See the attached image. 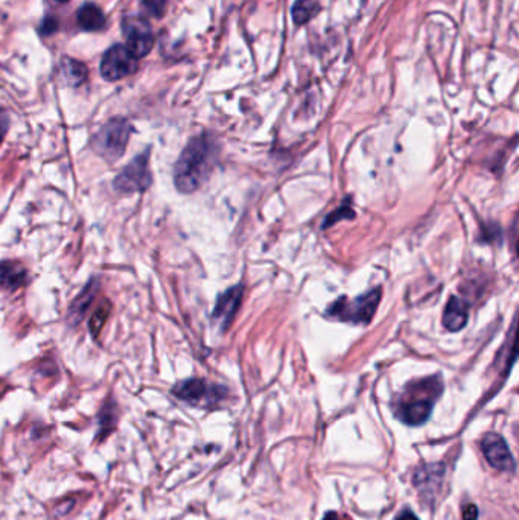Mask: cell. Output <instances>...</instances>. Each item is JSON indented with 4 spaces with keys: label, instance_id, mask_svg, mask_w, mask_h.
I'll list each match as a JSON object with an SVG mask.
<instances>
[{
    "label": "cell",
    "instance_id": "obj_1",
    "mask_svg": "<svg viewBox=\"0 0 519 520\" xmlns=\"http://www.w3.org/2000/svg\"><path fill=\"white\" fill-rule=\"evenodd\" d=\"M215 140L207 135H200L189 140L185 150L177 160L174 168V183L181 194H192L200 189L203 183L211 176L215 166Z\"/></svg>",
    "mask_w": 519,
    "mask_h": 520
},
{
    "label": "cell",
    "instance_id": "obj_2",
    "mask_svg": "<svg viewBox=\"0 0 519 520\" xmlns=\"http://www.w3.org/2000/svg\"><path fill=\"white\" fill-rule=\"evenodd\" d=\"M442 392L440 376H428L410 382L396 400V417L408 426H421L431 417L432 408Z\"/></svg>",
    "mask_w": 519,
    "mask_h": 520
},
{
    "label": "cell",
    "instance_id": "obj_3",
    "mask_svg": "<svg viewBox=\"0 0 519 520\" xmlns=\"http://www.w3.org/2000/svg\"><path fill=\"white\" fill-rule=\"evenodd\" d=\"M133 127L124 118L110 119L92 137V148L107 161H116L124 155Z\"/></svg>",
    "mask_w": 519,
    "mask_h": 520
},
{
    "label": "cell",
    "instance_id": "obj_4",
    "mask_svg": "<svg viewBox=\"0 0 519 520\" xmlns=\"http://www.w3.org/2000/svg\"><path fill=\"white\" fill-rule=\"evenodd\" d=\"M381 301V289H372L369 293L354 300L346 297L335 300L328 308V317L339 319L350 325H369Z\"/></svg>",
    "mask_w": 519,
    "mask_h": 520
},
{
    "label": "cell",
    "instance_id": "obj_5",
    "mask_svg": "<svg viewBox=\"0 0 519 520\" xmlns=\"http://www.w3.org/2000/svg\"><path fill=\"white\" fill-rule=\"evenodd\" d=\"M172 394L194 407H211L226 399L227 390L224 386L207 384L203 379H186L172 388Z\"/></svg>",
    "mask_w": 519,
    "mask_h": 520
},
{
    "label": "cell",
    "instance_id": "obj_6",
    "mask_svg": "<svg viewBox=\"0 0 519 520\" xmlns=\"http://www.w3.org/2000/svg\"><path fill=\"white\" fill-rule=\"evenodd\" d=\"M151 183L153 176L149 169V151H145L144 154L138 155L121 170V174L114 178L113 186L114 191L119 194H134L146 191Z\"/></svg>",
    "mask_w": 519,
    "mask_h": 520
},
{
    "label": "cell",
    "instance_id": "obj_7",
    "mask_svg": "<svg viewBox=\"0 0 519 520\" xmlns=\"http://www.w3.org/2000/svg\"><path fill=\"white\" fill-rule=\"evenodd\" d=\"M122 31L125 36V47L134 57H146L155 47V34L148 21L140 16L125 17L122 21Z\"/></svg>",
    "mask_w": 519,
    "mask_h": 520
},
{
    "label": "cell",
    "instance_id": "obj_8",
    "mask_svg": "<svg viewBox=\"0 0 519 520\" xmlns=\"http://www.w3.org/2000/svg\"><path fill=\"white\" fill-rule=\"evenodd\" d=\"M138 70V58L125 47V45H114L107 49L101 60L99 72L105 81H119L130 77Z\"/></svg>",
    "mask_w": 519,
    "mask_h": 520
},
{
    "label": "cell",
    "instance_id": "obj_9",
    "mask_svg": "<svg viewBox=\"0 0 519 520\" xmlns=\"http://www.w3.org/2000/svg\"><path fill=\"white\" fill-rule=\"evenodd\" d=\"M481 450L484 458L488 459V463L495 470H499L503 474H515L516 463L514 455L501 435L494 433H486L481 442Z\"/></svg>",
    "mask_w": 519,
    "mask_h": 520
},
{
    "label": "cell",
    "instance_id": "obj_10",
    "mask_svg": "<svg viewBox=\"0 0 519 520\" xmlns=\"http://www.w3.org/2000/svg\"><path fill=\"white\" fill-rule=\"evenodd\" d=\"M443 474H445V466L443 464H427L422 466L414 475V485L419 490V493L423 498L432 499L436 495L440 485H442Z\"/></svg>",
    "mask_w": 519,
    "mask_h": 520
},
{
    "label": "cell",
    "instance_id": "obj_11",
    "mask_svg": "<svg viewBox=\"0 0 519 520\" xmlns=\"http://www.w3.org/2000/svg\"><path fill=\"white\" fill-rule=\"evenodd\" d=\"M241 299L242 286H239V285L227 289L224 294L220 295V299L216 301L213 314H212V318L222 325V330H226L230 325L231 319H233V317L237 314L238 308H239Z\"/></svg>",
    "mask_w": 519,
    "mask_h": 520
},
{
    "label": "cell",
    "instance_id": "obj_12",
    "mask_svg": "<svg viewBox=\"0 0 519 520\" xmlns=\"http://www.w3.org/2000/svg\"><path fill=\"white\" fill-rule=\"evenodd\" d=\"M98 280L93 278L92 282H88V286L83 289V293L78 295L77 299L73 300L71 308H69V315H67L71 325L77 326L83 321L84 317H86V312L92 306L93 300L98 294Z\"/></svg>",
    "mask_w": 519,
    "mask_h": 520
},
{
    "label": "cell",
    "instance_id": "obj_13",
    "mask_svg": "<svg viewBox=\"0 0 519 520\" xmlns=\"http://www.w3.org/2000/svg\"><path fill=\"white\" fill-rule=\"evenodd\" d=\"M468 304L458 297H451L448 301L445 312H443V325L449 332H458L468 323Z\"/></svg>",
    "mask_w": 519,
    "mask_h": 520
},
{
    "label": "cell",
    "instance_id": "obj_14",
    "mask_svg": "<svg viewBox=\"0 0 519 520\" xmlns=\"http://www.w3.org/2000/svg\"><path fill=\"white\" fill-rule=\"evenodd\" d=\"M28 271L21 263L14 260L0 262V288L5 291H16L26 284Z\"/></svg>",
    "mask_w": 519,
    "mask_h": 520
},
{
    "label": "cell",
    "instance_id": "obj_15",
    "mask_svg": "<svg viewBox=\"0 0 519 520\" xmlns=\"http://www.w3.org/2000/svg\"><path fill=\"white\" fill-rule=\"evenodd\" d=\"M58 73L62 77L63 83L67 84V86H72V87H78L88 79V69L86 68L84 62L73 60V58L64 57L62 58L60 66H58Z\"/></svg>",
    "mask_w": 519,
    "mask_h": 520
},
{
    "label": "cell",
    "instance_id": "obj_16",
    "mask_svg": "<svg viewBox=\"0 0 519 520\" xmlns=\"http://www.w3.org/2000/svg\"><path fill=\"white\" fill-rule=\"evenodd\" d=\"M78 25L83 28L84 31L95 32L103 29L105 26V16L98 5L95 4H86L78 10Z\"/></svg>",
    "mask_w": 519,
    "mask_h": 520
},
{
    "label": "cell",
    "instance_id": "obj_17",
    "mask_svg": "<svg viewBox=\"0 0 519 520\" xmlns=\"http://www.w3.org/2000/svg\"><path fill=\"white\" fill-rule=\"evenodd\" d=\"M315 0H297L293 6V21L296 25H305L315 14Z\"/></svg>",
    "mask_w": 519,
    "mask_h": 520
},
{
    "label": "cell",
    "instance_id": "obj_18",
    "mask_svg": "<svg viewBox=\"0 0 519 520\" xmlns=\"http://www.w3.org/2000/svg\"><path fill=\"white\" fill-rule=\"evenodd\" d=\"M110 310H112V306L108 301H104L101 306H99L96 312L92 315L90 318V334H92L93 338H98L99 332L103 330L105 321H107L108 315H110Z\"/></svg>",
    "mask_w": 519,
    "mask_h": 520
},
{
    "label": "cell",
    "instance_id": "obj_19",
    "mask_svg": "<svg viewBox=\"0 0 519 520\" xmlns=\"http://www.w3.org/2000/svg\"><path fill=\"white\" fill-rule=\"evenodd\" d=\"M166 4H168V0H142V10L149 17L159 19L165 12Z\"/></svg>",
    "mask_w": 519,
    "mask_h": 520
},
{
    "label": "cell",
    "instance_id": "obj_20",
    "mask_svg": "<svg viewBox=\"0 0 519 520\" xmlns=\"http://www.w3.org/2000/svg\"><path fill=\"white\" fill-rule=\"evenodd\" d=\"M116 423V416H114V403L108 402L104 405L103 412H101V429H103V435L110 433L114 428Z\"/></svg>",
    "mask_w": 519,
    "mask_h": 520
},
{
    "label": "cell",
    "instance_id": "obj_21",
    "mask_svg": "<svg viewBox=\"0 0 519 520\" xmlns=\"http://www.w3.org/2000/svg\"><path fill=\"white\" fill-rule=\"evenodd\" d=\"M58 29V21L54 19V17H46L45 21H42V26H40V32L43 36H51L54 32Z\"/></svg>",
    "mask_w": 519,
    "mask_h": 520
},
{
    "label": "cell",
    "instance_id": "obj_22",
    "mask_svg": "<svg viewBox=\"0 0 519 520\" xmlns=\"http://www.w3.org/2000/svg\"><path fill=\"white\" fill-rule=\"evenodd\" d=\"M354 218V210L350 209V207L343 206L339 207V210H335V213L331 215L330 219L326 221V227L331 226V224H334L335 219L339 221V218Z\"/></svg>",
    "mask_w": 519,
    "mask_h": 520
},
{
    "label": "cell",
    "instance_id": "obj_23",
    "mask_svg": "<svg viewBox=\"0 0 519 520\" xmlns=\"http://www.w3.org/2000/svg\"><path fill=\"white\" fill-rule=\"evenodd\" d=\"M463 519L465 520H477L478 519V510L475 505H468L465 508V513H463Z\"/></svg>",
    "mask_w": 519,
    "mask_h": 520
},
{
    "label": "cell",
    "instance_id": "obj_24",
    "mask_svg": "<svg viewBox=\"0 0 519 520\" xmlns=\"http://www.w3.org/2000/svg\"><path fill=\"white\" fill-rule=\"evenodd\" d=\"M395 520H421L417 517L412 510H404L399 513V515L396 516Z\"/></svg>",
    "mask_w": 519,
    "mask_h": 520
},
{
    "label": "cell",
    "instance_id": "obj_25",
    "mask_svg": "<svg viewBox=\"0 0 519 520\" xmlns=\"http://www.w3.org/2000/svg\"><path fill=\"white\" fill-rule=\"evenodd\" d=\"M6 129H8V119L4 116V118H0V142L4 140V136H5Z\"/></svg>",
    "mask_w": 519,
    "mask_h": 520
},
{
    "label": "cell",
    "instance_id": "obj_26",
    "mask_svg": "<svg viewBox=\"0 0 519 520\" xmlns=\"http://www.w3.org/2000/svg\"><path fill=\"white\" fill-rule=\"evenodd\" d=\"M55 2H60V4H66L69 0H55Z\"/></svg>",
    "mask_w": 519,
    "mask_h": 520
}]
</instances>
